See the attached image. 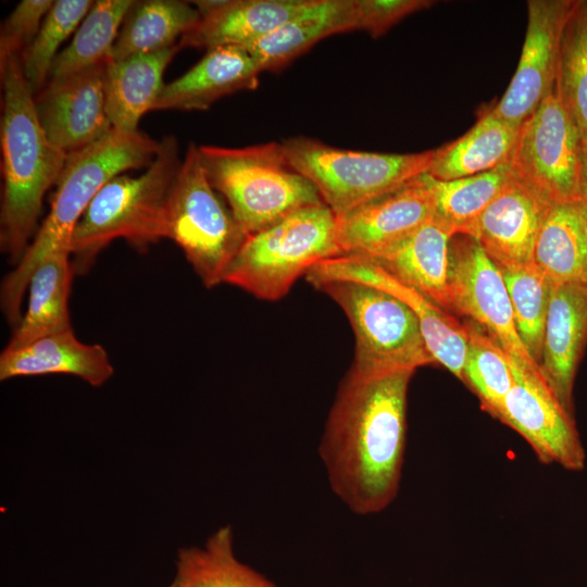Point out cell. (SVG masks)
I'll return each instance as SVG.
<instances>
[{
  "label": "cell",
  "instance_id": "8",
  "mask_svg": "<svg viewBox=\"0 0 587 587\" xmlns=\"http://www.w3.org/2000/svg\"><path fill=\"white\" fill-rule=\"evenodd\" d=\"M248 235L212 187L199 146L190 143L177 173L167 208V235L208 288L225 272Z\"/></svg>",
  "mask_w": 587,
  "mask_h": 587
},
{
  "label": "cell",
  "instance_id": "19",
  "mask_svg": "<svg viewBox=\"0 0 587 587\" xmlns=\"http://www.w3.org/2000/svg\"><path fill=\"white\" fill-rule=\"evenodd\" d=\"M260 74L246 49L214 48L182 76L165 84L152 110L204 111L225 96L257 89Z\"/></svg>",
  "mask_w": 587,
  "mask_h": 587
},
{
  "label": "cell",
  "instance_id": "16",
  "mask_svg": "<svg viewBox=\"0 0 587 587\" xmlns=\"http://www.w3.org/2000/svg\"><path fill=\"white\" fill-rule=\"evenodd\" d=\"M107 63L49 79L35 95L37 116L46 135L67 154L103 138L113 129L105 105Z\"/></svg>",
  "mask_w": 587,
  "mask_h": 587
},
{
  "label": "cell",
  "instance_id": "39",
  "mask_svg": "<svg viewBox=\"0 0 587 587\" xmlns=\"http://www.w3.org/2000/svg\"><path fill=\"white\" fill-rule=\"evenodd\" d=\"M167 587H179L177 582L174 579Z\"/></svg>",
  "mask_w": 587,
  "mask_h": 587
},
{
  "label": "cell",
  "instance_id": "9",
  "mask_svg": "<svg viewBox=\"0 0 587 587\" xmlns=\"http://www.w3.org/2000/svg\"><path fill=\"white\" fill-rule=\"evenodd\" d=\"M312 286L332 298L348 317L355 339L351 366L365 371H415L435 362L416 314L396 296L346 279Z\"/></svg>",
  "mask_w": 587,
  "mask_h": 587
},
{
  "label": "cell",
  "instance_id": "23",
  "mask_svg": "<svg viewBox=\"0 0 587 587\" xmlns=\"http://www.w3.org/2000/svg\"><path fill=\"white\" fill-rule=\"evenodd\" d=\"M455 234L452 227L433 216L392 249L364 258L448 311L449 245Z\"/></svg>",
  "mask_w": 587,
  "mask_h": 587
},
{
  "label": "cell",
  "instance_id": "11",
  "mask_svg": "<svg viewBox=\"0 0 587 587\" xmlns=\"http://www.w3.org/2000/svg\"><path fill=\"white\" fill-rule=\"evenodd\" d=\"M448 294L450 309L487 330L509 358L541 372L517 334L501 271L471 236L455 234L450 240Z\"/></svg>",
  "mask_w": 587,
  "mask_h": 587
},
{
  "label": "cell",
  "instance_id": "13",
  "mask_svg": "<svg viewBox=\"0 0 587 587\" xmlns=\"http://www.w3.org/2000/svg\"><path fill=\"white\" fill-rule=\"evenodd\" d=\"M576 0H530L521 58L509 87L490 112L521 124L554 90L563 30Z\"/></svg>",
  "mask_w": 587,
  "mask_h": 587
},
{
  "label": "cell",
  "instance_id": "2",
  "mask_svg": "<svg viewBox=\"0 0 587 587\" xmlns=\"http://www.w3.org/2000/svg\"><path fill=\"white\" fill-rule=\"evenodd\" d=\"M2 201L0 248L15 265L27 250L42 199L55 186L67 153L53 145L37 116L20 55L0 61Z\"/></svg>",
  "mask_w": 587,
  "mask_h": 587
},
{
  "label": "cell",
  "instance_id": "10",
  "mask_svg": "<svg viewBox=\"0 0 587 587\" xmlns=\"http://www.w3.org/2000/svg\"><path fill=\"white\" fill-rule=\"evenodd\" d=\"M583 142L554 90L521 124L511 175L550 203L579 200Z\"/></svg>",
  "mask_w": 587,
  "mask_h": 587
},
{
  "label": "cell",
  "instance_id": "35",
  "mask_svg": "<svg viewBox=\"0 0 587 587\" xmlns=\"http://www.w3.org/2000/svg\"><path fill=\"white\" fill-rule=\"evenodd\" d=\"M90 0H57L40 29L20 57L24 76L37 95L48 83L59 49L92 7Z\"/></svg>",
  "mask_w": 587,
  "mask_h": 587
},
{
  "label": "cell",
  "instance_id": "29",
  "mask_svg": "<svg viewBox=\"0 0 587 587\" xmlns=\"http://www.w3.org/2000/svg\"><path fill=\"white\" fill-rule=\"evenodd\" d=\"M175 566L179 587H276L237 559L230 525L216 529L201 547L179 548Z\"/></svg>",
  "mask_w": 587,
  "mask_h": 587
},
{
  "label": "cell",
  "instance_id": "28",
  "mask_svg": "<svg viewBox=\"0 0 587 587\" xmlns=\"http://www.w3.org/2000/svg\"><path fill=\"white\" fill-rule=\"evenodd\" d=\"M200 20L190 2L180 0L134 1L124 17L111 60L172 48Z\"/></svg>",
  "mask_w": 587,
  "mask_h": 587
},
{
  "label": "cell",
  "instance_id": "34",
  "mask_svg": "<svg viewBox=\"0 0 587 587\" xmlns=\"http://www.w3.org/2000/svg\"><path fill=\"white\" fill-rule=\"evenodd\" d=\"M464 325L467 346L462 382L475 391L484 410L497 417L513 384L508 355L500 345L477 325Z\"/></svg>",
  "mask_w": 587,
  "mask_h": 587
},
{
  "label": "cell",
  "instance_id": "22",
  "mask_svg": "<svg viewBox=\"0 0 587 587\" xmlns=\"http://www.w3.org/2000/svg\"><path fill=\"white\" fill-rule=\"evenodd\" d=\"M312 0H226L178 41L179 48H245L304 10Z\"/></svg>",
  "mask_w": 587,
  "mask_h": 587
},
{
  "label": "cell",
  "instance_id": "25",
  "mask_svg": "<svg viewBox=\"0 0 587 587\" xmlns=\"http://www.w3.org/2000/svg\"><path fill=\"white\" fill-rule=\"evenodd\" d=\"M533 263L552 284H587V209L579 200L549 207L536 239Z\"/></svg>",
  "mask_w": 587,
  "mask_h": 587
},
{
  "label": "cell",
  "instance_id": "1",
  "mask_svg": "<svg viewBox=\"0 0 587 587\" xmlns=\"http://www.w3.org/2000/svg\"><path fill=\"white\" fill-rule=\"evenodd\" d=\"M414 372L351 366L339 385L319 452L334 494L355 514L378 513L398 494Z\"/></svg>",
  "mask_w": 587,
  "mask_h": 587
},
{
  "label": "cell",
  "instance_id": "21",
  "mask_svg": "<svg viewBox=\"0 0 587 587\" xmlns=\"http://www.w3.org/2000/svg\"><path fill=\"white\" fill-rule=\"evenodd\" d=\"M358 30L357 0H312L296 16L245 47L262 72L278 71L332 35Z\"/></svg>",
  "mask_w": 587,
  "mask_h": 587
},
{
  "label": "cell",
  "instance_id": "17",
  "mask_svg": "<svg viewBox=\"0 0 587 587\" xmlns=\"http://www.w3.org/2000/svg\"><path fill=\"white\" fill-rule=\"evenodd\" d=\"M551 204L511 175L464 235L476 239L499 267L530 264L540 226Z\"/></svg>",
  "mask_w": 587,
  "mask_h": 587
},
{
  "label": "cell",
  "instance_id": "12",
  "mask_svg": "<svg viewBox=\"0 0 587 587\" xmlns=\"http://www.w3.org/2000/svg\"><path fill=\"white\" fill-rule=\"evenodd\" d=\"M508 359L513 384L496 419L517 432L539 461L570 471L583 470L586 453L573 414L560 402L541 372Z\"/></svg>",
  "mask_w": 587,
  "mask_h": 587
},
{
  "label": "cell",
  "instance_id": "38",
  "mask_svg": "<svg viewBox=\"0 0 587 587\" xmlns=\"http://www.w3.org/2000/svg\"><path fill=\"white\" fill-rule=\"evenodd\" d=\"M578 192H579V201L587 209V146H583Z\"/></svg>",
  "mask_w": 587,
  "mask_h": 587
},
{
  "label": "cell",
  "instance_id": "7",
  "mask_svg": "<svg viewBox=\"0 0 587 587\" xmlns=\"http://www.w3.org/2000/svg\"><path fill=\"white\" fill-rule=\"evenodd\" d=\"M282 146L290 166L315 187L336 217L427 173L435 152L355 151L301 135Z\"/></svg>",
  "mask_w": 587,
  "mask_h": 587
},
{
  "label": "cell",
  "instance_id": "18",
  "mask_svg": "<svg viewBox=\"0 0 587 587\" xmlns=\"http://www.w3.org/2000/svg\"><path fill=\"white\" fill-rule=\"evenodd\" d=\"M587 342V284H552L545 322L540 371L573 414L575 375Z\"/></svg>",
  "mask_w": 587,
  "mask_h": 587
},
{
  "label": "cell",
  "instance_id": "27",
  "mask_svg": "<svg viewBox=\"0 0 587 587\" xmlns=\"http://www.w3.org/2000/svg\"><path fill=\"white\" fill-rule=\"evenodd\" d=\"M520 127L487 109L467 133L435 150L427 173L451 180L491 171L509 161Z\"/></svg>",
  "mask_w": 587,
  "mask_h": 587
},
{
  "label": "cell",
  "instance_id": "37",
  "mask_svg": "<svg viewBox=\"0 0 587 587\" xmlns=\"http://www.w3.org/2000/svg\"><path fill=\"white\" fill-rule=\"evenodd\" d=\"M433 4L430 0H357L358 30L378 38L405 16Z\"/></svg>",
  "mask_w": 587,
  "mask_h": 587
},
{
  "label": "cell",
  "instance_id": "15",
  "mask_svg": "<svg viewBox=\"0 0 587 587\" xmlns=\"http://www.w3.org/2000/svg\"><path fill=\"white\" fill-rule=\"evenodd\" d=\"M434 216L427 173L336 217L341 255L377 257Z\"/></svg>",
  "mask_w": 587,
  "mask_h": 587
},
{
  "label": "cell",
  "instance_id": "33",
  "mask_svg": "<svg viewBox=\"0 0 587 587\" xmlns=\"http://www.w3.org/2000/svg\"><path fill=\"white\" fill-rule=\"evenodd\" d=\"M499 270L509 292L517 334L539 365L552 283L534 263Z\"/></svg>",
  "mask_w": 587,
  "mask_h": 587
},
{
  "label": "cell",
  "instance_id": "36",
  "mask_svg": "<svg viewBox=\"0 0 587 587\" xmlns=\"http://www.w3.org/2000/svg\"><path fill=\"white\" fill-rule=\"evenodd\" d=\"M52 0H22L2 22L0 28V61L20 55L36 37L53 5Z\"/></svg>",
  "mask_w": 587,
  "mask_h": 587
},
{
  "label": "cell",
  "instance_id": "20",
  "mask_svg": "<svg viewBox=\"0 0 587 587\" xmlns=\"http://www.w3.org/2000/svg\"><path fill=\"white\" fill-rule=\"evenodd\" d=\"M114 367L99 344L79 341L73 329L38 338L0 355V380L20 376L68 374L93 387L105 384Z\"/></svg>",
  "mask_w": 587,
  "mask_h": 587
},
{
  "label": "cell",
  "instance_id": "6",
  "mask_svg": "<svg viewBox=\"0 0 587 587\" xmlns=\"http://www.w3.org/2000/svg\"><path fill=\"white\" fill-rule=\"evenodd\" d=\"M341 255L337 221L325 204L300 209L249 235L227 267L223 283L274 301L319 262Z\"/></svg>",
  "mask_w": 587,
  "mask_h": 587
},
{
  "label": "cell",
  "instance_id": "5",
  "mask_svg": "<svg viewBox=\"0 0 587 587\" xmlns=\"http://www.w3.org/2000/svg\"><path fill=\"white\" fill-rule=\"evenodd\" d=\"M212 187L249 236L305 207L324 203L287 161L282 142L243 148L199 146Z\"/></svg>",
  "mask_w": 587,
  "mask_h": 587
},
{
  "label": "cell",
  "instance_id": "26",
  "mask_svg": "<svg viewBox=\"0 0 587 587\" xmlns=\"http://www.w3.org/2000/svg\"><path fill=\"white\" fill-rule=\"evenodd\" d=\"M74 271L70 249L48 255L34 271L25 313L5 347H23L47 335L73 329L68 296Z\"/></svg>",
  "mask_w": 587,
  "mask_h": 587
},
{
  "label": "cell",
  "instance_id": "31",
  "mask_svg": "<svg viewBox=\"0 0 587 587\" xmlns=\"http://www.w3.org/2000/svg\"><path fill=\"white\" fill-rule=\"evenodd\" d=\"M510 178L509 162L488 172L451 180H439L427 173L434 216L457 234H464Z\"/></svg>",
  "mask_w": 587,
  "mask_h": 587
},
{
  "label": "cell",
  "instance_id": "24",
  "mask_svg": "<svg viewBox=\"0 0 587 587\" xmlns=\"http://www.w3.org/2000/svg\"><path fill=\"white\" fill-rule=\"evenodd\" d=\"M172 48L109 60L104 73L105 105L112 127L138 130L141 116L151 111L163 87V74L179 50Z\"/></svg>",
  "mask_w": 587,
  "mask_h": 587
},
{
  "label": "cell",
  "instance_id": "3",
  "mask_svg": "<svg viewBox=\"0 0 587 587\" xmlns=\"http://www.w3.org/2000/svg\"><path fill=\"white\" fill-rule=\"evenodd\" d=\"M159 149L160 141L139 129L113 128L103 138L67 154L46 220L1 283V310L9 324L15 327L22 319V301L34 271L51 253L70 249L77 223L101 188L128 170L148 167Z\"/></svg>",
  "mask_w": 587,
  "mask_h": 587
},
{
  "label": "cell",
  "instance_id": "4",
  "mask_svg": "<svg viewBox=\"0 0 587 587\" xmlns=\"http://www.w3.org/2000/svg\"><path fill=\"white\" fill-rule=\"evenodd\" d=\"M182 161L176 137L164 136L157 157L142 174L118 175L101 188L72 235L75 275H85L116 238L141 252L166 238L168 201Z\"/></svg>",
  "mask_w": 587,
  "mask_h": 587
},
{
  "label": "cell",
  "instance_id": "14",
  "mask_svg": "<svg viewBox=\"0 0 587 587\" xmlns=\"http://www.w3.org/2000/svg\"><path fill=\"white\" fill-rule=\"evenodd\" d=\"M319 282L346 279L380 288L403 301L416 314L435 362L463 379L467 334L465 325L423 294L392 277L373 261L360 255H338L315 264L305 275Z\"/></svg>",
  "mask_w": 587,
  "mask_h": 587
},
{
  "label": "cell",
  "instance_id": "30",
  "mask_svg": "<svg viewBox=\"0 0 587 587\" xmlns=\"http://www.w3.org/2000/svg\"><path fill=\"white\" fill-rule=\"evenodd\" d=\"M134 0L93 1L72 41L57 55L49 79L63 78L110 60Z\"/></svg>",
  "mask_w": 587,
  "mask_h": 587
},
{
  "label": "cell",
  "instance_id": "32",
  "mask_svg": "<svg viewBox=\"0 0 587 587\" xmlns=\"http://www.w3.org/2000/svg\"><path fill=\"white\" fill-rule=\"evenodd\" d=\"M554 92L587 146V1L576 0L563 30Z\"/></svg>",
  "mask_w": 587,
  "mask_h": 587
}]
</instances>
